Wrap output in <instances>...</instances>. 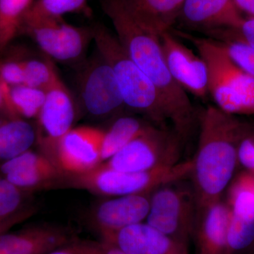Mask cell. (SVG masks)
Instances as JSON below:
<instances>
[{"instance_id":"cell-1","label":"cell","mask_w":254,"mask_h":254,"mask_svg":"<svg viewBox=\"0 0 254 254\" xmlns=\"http://www.w3.org/2000/svg\"><path fill=\"white\" fill-rule=\"evenodd\" d=\"M103 6L124 49L158 92L173 131L186 141L194 127V109L186 91L169 71L160 36L138 23L122 0H103Z\"/></svg>"},{"instance_id":"cell-2","label":"cell","mask_w":254,"mask_h":254,"mask_svg":"<svg viewBox=\"0 0 254 254\" xmlns=\"http://www.w3.org/2000/svg\"><path fill=\"white\" fill-rule=\"evenodd\" d=\"M199 138L192 159L191 186L197 208L221 199L238 165L237 149L252 125L209 106L199 116Z\"/></svg>"},{"instance_id":"cell-3","label":"cell","mask_w":254,"mask_h":254,"mask_svg":"<svg viewBox=\"0 0 254 254\" xmlns=\"http://www.w3.org/2000/svg\"><path fill=\"white\" fill-rule=\"evenodd\" d=\"M92 31L95 49L113 69L127 108L141 114L155 126L167 128L168 120L158 92L127 54L116 35L100 25Z\"/></svg>"},{"instance_id":"cell-4","label":"cell","mask_w":254,"mask_h":254,"mask_svg":"<svg viewBox=\"0 0 254 254\" xmlns=\"http://www.w3.org/2000/svg\"><path fill=\"white\" fill-rule=\"evenodd\" d=\"M208 69V89L220 110L233 115H254V77L242 69L220 41L189 36Z\"/></svg>"},{"instance_id":"cell-5","label":"cell","mask_w":254,"mask_h":254,"mask_svg":"<svg viewBox=\"0 0 254 254\" xmlns=\"http://www.w3.org/2000/svg\"><path fill=\"white\" fill-rule=\"evenodd\" d=\"M192 160L150 171L122 172L103 166L86 173L66 176L64 185L105 196L151 193L166 184L190 177Z\"/></svg>"},{"instance_id":"cell-6","label":"cell","mask_w":254,"mask_h":254,"mask_svg":"<svg viewBox=\"0 0 254 254\" xmlns=\"http://www.w3.org/2000/svg\"><path fill=\"white\" fill-rule=\"evenodd\" d=\"M183 143L173 130L152 125L102 165L130 173L174 166L180 163Z\"/></svg>"},{"instance_id":"cell-7","label":"cell","mask_w":254,"mask_h":254,"mask_svg":"<svg viewBox=\"0 0 254 254\" xmlns=\"http://www.w3.org/2000/svg\"><path fill=\"white\" fill-rule=\"evenodd\" d=\"M184 180L166 184L152 192L146 222L188 246L193 237L197 206L191 185Z\"/></svg>"},{"instance_id":"cell-8","label":"cell","mask_w":254,"mask_h":254,"mask_svg":"<svg viewBox=\"0 0 254 254\" xmlns=\"http://www.w3.org/2000/svg\"><path fill=\"white\" fill-rule=\"evenodd\" d=\"M79 65L77 88L81 109L96 120L120 116L127 107L109 64L95 49L91 58Z\"/></svg>"},{"instance_id":"cell-9","label":"cell","mask_w":254,"mask_h":254,"mask_svg":"<svg viewBox=\"0 0 254 254\" xmlns=\"http://www.w3.org/2000/svg\"><path fill=\"white\" fill-rule=\"evenodd\" d=\"M77 113V103L60 78L47 90L44 103L35 125L38 151L55 164L58 143L73 128Z\"/></svg>"},{"instance_id":"cell-10","label":"cell","mask_w":254,"mask_h":254,"mask_svg":"<svg viewBox=\"0 0 254 254\" xmlns=\"http://www.w3.org/2000/svg\"><path fill=\"white\" fill-rule=\"evenodd\" d=\"M24 28L47 57L66 64H81L93 41L92 29L68 24L63 18L38 21Z\"/></svg>"},{"instance_id":"cell-11","label":"cell","mask_w":254,"mask_h":254,"mask_svg":"<svg viewBox=\"0 0 254 254\" xmlns=\"http://www.w3.org/2000/svg\"><path fill=\"white\" fill-rule=\"evenodd\" d=\"M229 186L227 254H240L250 250L254 243V173L242 172Z\"/></svg>"},{"instance_id":"cell-12","label":"cell","mask_w":254,"mask_h":254,"mask_svg":"<svg viewBox=\"0 0 254 254\" xmlns=\"http://www.w3.org/2000/svg\"><path fill=\"white\" fill-rule=\"evenodd\" d=\"M104 133L95 127H73L60 139L55 163L66 176L86 173L99 166Z\"/></svg>"},{"instance_id":"cell-13","label":"cell","mask_w":254,"mask_h":254,"mask_svg":"<svg viewBox=\"0 0 254 254\" xmlns=\"http://www.w3.org/2000/svg\"><path fill=\"white\" fill-rule=\"evenodd\" d=\"M0 176L30 194L58 186L66 175L46 155L30 149L1 165Z\"/></svg>"},{"instance_id":"cell-14","label":"cell","mask_w":254,"mask_h":254,"mask_svg":"<svg viewBox=\"0 0 254 254\" xmlns=\"http://www.w3.org/2000/svg\"><path fill=\"white\" fill-rule=\"evenodd\" d=\"M160 41L174 79L185 91L205 99L208 94V69L203 60L184 46L170 31L160 35Z\"/></svg>"},{"instance_id":"cell-15","label":"cell","mask_w":254,"mask_h":254,"mask_svg":"<svg viewBox=\"0 0 254 254\" xmlns=\"http://www.w3.org/2000/svg\"><path fill=\"white\" fill-rule=\"evenodd\" d=\"M151 193L114 196L98 203L91 213V221L102 240L125 227L146 220Z\"/></svg>"},{"instance_id":"cell-16","label":"cell","mask_w":254,"mask_h":254,"mask_svg":"<svg viewBox=\"0 0 254 254\" xmlns=\"http://www.w3.org/2000/svg\"><path fill=\"white\" fill-rule=\"evenodd\" d=\"M8 231L0 233V254H48L76 240L67 229L51 225Z\"/></svg>"},{"instance_id":"cell-17","label":"cell","mask_w":254,"mask_h":254,"mask_svg":"<svg viewBox=\"0 0 254 254\" xmlns=\"http://www.w3.org/2000/svg\"><path fill=\"white\" fill-rule=\"evenodd\" d=\"M127 254H189L188 246L143 222L125 227L103 239Z\"/></svg>"},{"instance_id":"cell-18","label":"cell","mask_w":254,"mask_h":254,"mask_svg":"<svg viewBox=\"0 0 254 254\" xmlns=\"http://www.w3.org/2000/svg\"><path fill=\"white\" fill-rule=\"evenodd\" d=\"M230 219V208L222 199L197 208L192 237L196 254H227Z\"/></svg>"},{"instance_id":"cell-19","label":"cell","mask_w":254,"mask_h":254,"mask_svg":"<svg viewBox=\"0 0 254 254\" xmlns=\"http://www.w3.org/2000/svg\"><path fill=\"white\" fill-rule=\"evenodd\" d=\"M180 16L189 24L208 31L237 28L245 19L234 0H185Z\"/></svg>"},{"instance_id":"cell-20","label":"cell","mask_w":254,"mask_h":254,"mask_svg":"<svg viewBox=\"0 0 254 254\" xmlns=\"http://www.w3.org/2000/svg\"><path fill=\"white\" fill-rule=\"evenodd\" d=\"M130 14L157 36L170 31L181 15L185 0H122Z\"/></svg>"},{"instance_id":"cell-21","label":"cell","mask_w":254,"mask_h":254,"mask_svg":"<svg viewBox=\"0 0 254 254\" xmlns=\"http://www.w3.org/2000/svg\"><path fill=\"white\" fill-rule=\"evenodd\" d=\"M36 125L11 115H0V166L31 149L36 143Z\"/></svg>"},{"instance_id":"cell-22","label":"cell","mask_w":254,"mask_h":254,"mask_svg":"<svg viewBox=\"0 0 254 254\" xmlns=\"http://www.w3.org/2000/svg\"><path fill=\"white\" fill-rule=\"evenodd\" d=\"M152 125L143 119L127 115L119 116L114 120L109 128L105 130L102 145V163L109 160Z\"/></svg>"},{"instance_id":"cell-23","label":"cell","mask_w":254,"mask_h":254,"mask_svg":"<svg viewBox=\"0 0 254 254\" xmlns=\"http://www.w3.org/2000/svg\"><path fill=\"white\" fill-rule=\"evenodd\" d=\"M28 195L0 176V233L34 213V207L26 204Z\"/></svg>"},{"instance_id":"cell-24","label":"cell","mask_w":254,"mask_h":254,"mask_svg":"<svg viewBox=\"0 0 254 254\" xmlns=\"http://www.w3.org/2000/svg\"><path fill=\"white\" fill-rule=\"evenodd\" d=\"M35 0H0V53L23 28L25 18Z\"/></svg>"},{"instance_id":"cell-25","label":"cell","mask_w":254,"mask_h":254,"mask_svg":"<svg viewBox=\"0 0 254 254\" xmlns=\"http://www.w3.org/2000/svg\"><path fill=\"white\" fill-rule=\"evenodd\" d=\"M46 91L20 85L8 86L7 99L10 110L16 116L36 121L46 98Z\"/></svg>"},{"instance_id":"cell-26","label":"cell","mask_w":254,"mask_h":254,"mask_svg":"<svg viewBox=\"0 0 254 254\" xmlns=\"http://www.w3.org/2000/svg\"><path fill=\"white\" fill-rule=\"evenodd\" d=\"M88 0H35L25 18L26 25L46 21L60 19L63 15L81 9Z\"/></svg>"},{"instance_id":"cell-27","label":"cell","mask_w":254,"mask_h":254,"mask_svg":"<svg viewBox=\"0 0 254 254\" xmlns=\"http://www.w3.org/2000/svg\"><path fill=\"white\" fill-rule=\"evenodd\" d=\"M23 60L25 85L47 91L60 78L50 60L33 58Z\"/></svg>"},{"instance_id":"cell-28","label":"cell","mask_w":254,"mask_h":254,"mask_svg":"<svg viewBox=\"0 0 254 254\" xmlns=\"http://www.w3.org/2000/svg\"><path fill=\"white\" fill-rule=\"evenodd\" d=\"M220 42L230 58L245 72L254 77V48L240 40L223 39Z\"/></svg>"},{"instance_id":"cell-29","label":"cell","mask_w":254,"mask_h":254,"mask_svg":"<svg viewBox=\"0 0 254 254\" xmlns=\"http://www.w3.org/2000/svg\"><path fill=\"white\" fill-rule=\"evenodd\" d=\"M209 33L220 39H237L245 42L254 48V17L245 18L237 28H219L210 30Z\"/></svg>"},{"instance_id":"cell-30","label":"cell","mask_w":254,"mask_h":254,"mask_svg":"<svg viewBox=\"0 0 254 254\" xmlns=\"http://www.w3.org/2000/svg\"><path fill=\"white\" fill-rule=\"evenodd\" d=\"M0 77L9 86L24 84L23 60L11 59L0 63Z\"/></svg>"},{"instance_id":"cell-31","label":"cell","mask_w":254,"mask_h":254,"mask_svg":"<svg viewBox=\"0 0 254 254\" xmlns=\"http://www.w3.org/2000/svg\"><path fill=\"white\" fill-rule=\"evenodd\" d=\"M48 254H104L102 242L76 240Z\"/></svg>"},{"instance_id":"cell-32","label":"cell","mask_w":254,"mask_h":254,"mask_svg":"<svg viewBox=\"0 0 254 254\" xmlns=\"http://www.w3.org/2000/svg\"><path fill=\"white\" fill-rule=\"evenodd\" d=\"M250 131L241 140L237 149V160L245 170L254 173V141Z\"/></svg>"},{"instance_id":"cell-33","label":"cell","mask_w":254,"mask_h":254,"mask_svg":"<svg viewBox=\"0 0 254 254\" xmlns=\"http://www.w3.org/2000/svg\"><path fill=\"white\" fill-rule=\"evenodd\" d=\"M7 90V85L5 84L0 77V115H14L10 110L9 103H8Z\"/></svg>"},{"instance_id":"cell-34","label":"cell","mask_w":254,"mask_h":254,"mask_svg":"<svg viewBox=\"0 0 254 254\" xmlns=\"http://www.w3.org/2000/svg\"><path fill=\"white\" fill-rule=\"evenodd\" d=\"M234 1L240 11L250 15V17H254V0H234Z\"/></svg>"},{"instance_id":"cell-35","label":"cell","mask_w":254,"mask_h":254,"mask_svg":"<svg viewBox=\"0 0 254 254\" xmlns=\"http://www.w3.org/2000/svg\"><path fill=\"white\" fill-rule=\"evenodd\" d=\"M102 245H103V254H127L124 252L123 251L120 250L115 245L108 243V242H103L102 241Z\"/></svg>"},{"instance_id":"cell-36","label":"cell","mask_w":254,"mask_h":254,"mask_svg":"<svg viewBox=\"0 0 254 254\" xmlns=\"http://www.w3.org/2000/svg\"><path fill=\"white\" fill-rule=\"evenodd\" d=\"M249 252H250V254H254V243L250 249V250H249Z\"/></svg>"},{"instance_id":"cell-37","label":"cell","mask_w":254,"mask_h":254,"mask_svg":"<svg viewBox=\"0 0 254 254\" xmlns=\"http://www.w3.org/2000/svg\"><path fill=\"white\" fill-rule=\"evenodd\" d=\"M252 136H253L254 141V127H252Z\"/></svg>"}]
</instances>
